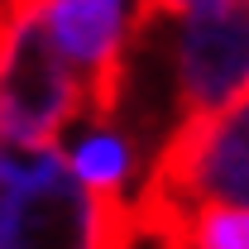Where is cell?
<instances>
[{"mask_svg": "<svg viewBox=\"0 0 249 249\" xmlns=\"http://www.w3.org/2000/svg\"><path fill=\"white\" fill-rule=\"evenodd\" d=\"M139 201L249 206V96L201 120H178L163 139Z\"/></svg>", "mask_w": 249, "mask_h": 249, "instance_id": "277c9868", "label": "cell"}, {"mask_svg": "<svg viewBox=\"0 0 249 249\" xmlns=\"http://www.w3.org/2000/svg\"><path fill=\"white\" fill-rule=\"evenodd\" d=\"M134 230V206L87 192L58 144L34 173L15 182L0 249H115Z\"/></svg>", "mask_w": 249, "mask_h": 249, "instance_id": "7a4b0ae2", "label": "cell"}, {"mask_svg": "<svg viewBox=\"0 0 249 249\" xmlns=\"http://www.w3.org/2000/svg\"><path fill=\"white\" fill-rule=\"evenodd\" d=\"M173 106L178 120H201L249 96V0H225L206 15L173 19Z\"/></svg>", "mask_w": 249, "mask_h": 249, "instance_id": "5b68a950", "label": "cell"}, {"mask_svg": "<svg viewBox=\"0 0 249 249\" xmlns=\"http://www.w3.org/2000/svg\"><path fill=\"white\" fill-rule=\"evenodd\" d=\"M87 115V87L48 38L34 0L0 10V124L29 144H58Z\"/></svg>", "mask_w": 249, "mask_h": 249, "instance_id": "6da1fadb", "label": "cell"}, {"mask_svg": "<svg viewBox=\"0 0 249 249\" xmlns=\"http://www.w3.org/2000/svg\"><path fill=\"white\" fill-rule=\"evenodd\" d=\"M77 124L82 129L62 144L67 168L77 173V182L87 187V192L110 196V201H124V187L134 182V168H139L134 134L115 115H82Z\"/></svg>", "mask_w": 249, "mask_h": 249, "instance_id": "52a82bcc", "label": "cell"}, {"mask_svg": "<svg viewBox=\"0 0 249 249\" xmlns=\"http://www.w3.org/2000/svg\"><path fill=\"white\" fill-rule=\"evenodd\" d=\"M48 38L87 87V115H115L139 38L154 29L144 0H34Z\"/></svg>", "mask_w": 249, "mask_h": 249, "instance_id": "3957f363", "label": "cell"}, {"mask_svg": "<svg viewBox=\"0 0 249 249\" xmlns=\"http://www.w3.org/2000/svg\"><path fill=\"white\" fill-rule=\"evenodd\" d=\"M134 220L163 249H249V206L230 201H139Z\"/></svg>", "mask_w": 249, "mask_h": 249, "instance_id": "8992f818", "label": "cell"}]
</instances>
